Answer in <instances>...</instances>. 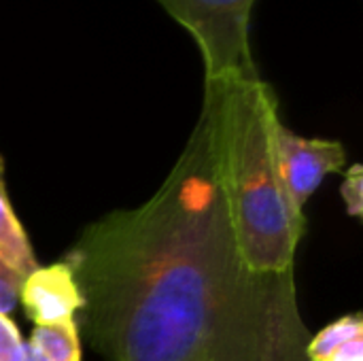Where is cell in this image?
Masks as SVG:
<instances>
[{
	"mask_svg": "<svg viewBox=\"0 0 363 361\" xmlns=\"http://www.w3.org/2000/svg\"><path fill=\"white\" fill-rule=\"evenodd\" d=\"M26 343L9 315L0 313V361H23Z\"/></svg>",
	"mask_w": 363,
	"mask_h": 361,
	"instance_id": "8fae6325",
	"label": "cell"
},
{
	"mask_svg": "<svg viewBox=\"0 0 363 361\" xmlns=\"http://www.w3.org/2000/svg\"><path fill=\"white\" fill-rule=\"evenodd\" d=\"M19 304L34 326H51L77 319L83 309V296L70 266L62 260L36 266L26 274L19 289Z\"/></svg>",
	"mask_w": 363,
	"mask_h": 361,
	"instance_id": "5b68a950",
	"label": "cell"
},
{
	"mask_svg": "<svg viewBox=\"0 0 363 361\" xmlns=\"http://www.w3.org/2000/svg\"><path fill=\"white\" fill-rule=\"evenodd\" d=\"M196 43L204 81L259 74L251 51L257 0H155Z\"/></svg>",
	"mask_w": 363,
	"mask_h": 361,
	"instance_id": "3957f363",
	"label": "cell"
},
{
	"mask_svg": "<svg viewBox=\"0 0 363 361\" xmlns=\"http://www.w3.org/2000/svg\"><path fill=\"white\" fill-rule=\"evenodd\" d=\"M200 115L208 126L219 189L247 266L257 272L296 270L306 217L281 183L274 89L262 74L208 79Z\"/></svg>",
	"mask_w": 363,
	"mask_h": 361,
	"instance_id": "7a4b0ae2",
	"label": "cell"
},
{
	"mask_svg": "<svg viewBox=\"0 0 363 361\" xmlns=\"http://www.w3.org/2000/svg\"><path fill=\"white\" fill-rule=\"evenodd\" d=\"M308 361H363V317L351 313L311 336Z\"/></svg>",
	"mask_w": 363,
	"mask_h": 361,
	"instance_id": "8992f818",
	"label": "cell"
},
{
	"mask_svg": "<svg viewBox=\"0 0 363 361\" xmlns=\"http://www.w3.org/2000/svg\"><path fill=\"white\" fill-rule=\"evenodd\" d=\"M23 274L0 255V313L9 315L17 309L19 304V289L23 283Z\"/></svg>",
	"mask_w": 363,
	"mask_h": 361,
	"instance_id": "9c48e42d",
	"label": "cell"
},
{
	"mask_svg": "<svg viewBox=\"0 0 363 361\" xmlns=\"http://www.w3.org/2000/svg\"><path fill=\"white\" fill-rule=\"evenodd\" d=\"M23 361H34L32 360V355H30V351H28V345H26V355H23Z\"/></svg>",
	"mask_w": 363,
	"mask_h": 361,
	"instance_id": "7c38bea8",
	"label": "cell"
},
{
	"mask_svg": "<svg viewBox=\"0 0 363 361\" xmlns=\"http://www.w3.org/2000/svg\"><path fill=\"white\" fill-rule=\"evenodd\" d=\"M26 345L34 361H81V330L77 319L34 326Z\"/></svg>",
	"mask_w": 363,
	"mask_h": 361,
	"instance_id": "ba28073f",
	"label": "cell"
},
{
	"mask_svg": "<svg viewBox=\"0 0 363 361\" xmlns=\"http://www.w3.org/2000/svg\"><path fill=\"white\" fill-rule=\"evenodd\" d=\"M0 255L6 262H11L23 277L30 274L38 266L30 236L23 230L21 221L17 219L11 198H9L2 155H0Z\"/></svg>",
	"mask_w": 363,
	"mask_h": 361,
	"instance_id": "52a82bcc",
	"label": "cell"
},
{
	"mask_svg": "<svg viewBox=\"0 0 363 361\" xmlns=\"http://www.w3.org/2000/svg\"><path fill=\"white\" fill-rule=\"evenodd\" d=\"M345 181L340 185V196L347 209V215L353 219H362L363 215V168L359 164H353L347 168Z\"/></svg>",
	"mask_w": 363,
	"mask_h": 361,
	"instance_id": "30bf717a",
	"label": "cell"
},
{
	"mask_svg": "<svg viewBox=\"0 0 363 361\" xmlns=\"http://www.w3.org/2000/svg\"><path fill=\"white\" fill-rule=\"evenodd\" d=\"M64 262L104 361H308L296 270L247 266L202 115L157 191L91 221Z\"/></svg>",
	"mask_w": 363,
	"mask_h": 361,
	"instance_id": "6da1fadb",
	"label": "cell"
},
{
	"mask_svg": "<svg viewBox=\"0 0 363 361\" xmlns=\"http://www.w3.org/2000/svg\"><path fill=\"white\" fill-rule=\"evenodd\" d=\"M274 153L283 189L302 213L325 177L342 172L347 166V151L340 140L300 136L283 121L274 128Z\"/></svg>",
	"mask_w": 363,
	"mask_h": 361,
	"instance_id": "277c9868",
	"label": "cell"
}]
</instances>
